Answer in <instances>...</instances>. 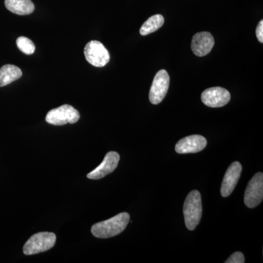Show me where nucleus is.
Returning a JSON list of instances; mask_svg holds the SVG:
<instances>
[{
    "label": "nucleus",
    "mask_w": 263,
    "mask_h": 263,
    "mask_svg": "<svg viewBox=\"0 0 263 263\" xmlns=\"http://www.w3.org/2000/svg\"><path fill=\"white\" fill-rule=\"evenodd\" d=\"M256 35L261 43H263V21L261 20L256 28Z\"/></svg>",
    "instance_id": "nucleus-18"
},
{
    "label": "nucleus",
    "mask_w": 263,
    "mask_h": 263,
    "mask_svg": "<svg viewBox=\"0 0 263 263\" xmlns=\"http://www.w3.org/2000/svg\"><path fill=\"white\" fill-rule=\"evenodd\" d=\"M207 141L203 136L193 135L185 137L176 143L175 150L178 154L197 153L205 148Z\"/></svg>",
    "instance_id": "nucleus-10"
},
{
    "label": "nucleus",
    "mask_w": 263,
    "mask_h": 263,
    "mask_svg": "<svg viewBox=\"0 0 263 263\" xmlns=\"http://www.w3.org/2000/svg\"><path fill=\"white\" fill-rule=\"evenodd\" d=\"M86 60L91 65L103 67L110 61V53L103 43L97 41H91L84 48Z\"/></svg>",
    "instance_id": "nucleus-5"
},
{
    "label": "nucleus",
    "mask_w": 263,
    "mask_h": 263,
    "mask_svg": "<svg viewBox=\"0 0 263 263\" xmlns=\"http://www.w3.org/2000/svg\"><path fill=\"white\" fill-rule=\"evenodd\" d=\"M130 216L123 212L107 220L96 223L91 227V233L98 238H109L120 234L127 228Z\"/></svg>",
    "instance_id": "nucleus-1"
},
{
    "label": "nucleus",
    "mask_w": 263,
    "mask_h": 263,
    "mask_svg": "<svg viewBox=\"0 0 263 263\" xmlns=\"http://www.w3.org/2000/svg\"><path fill=\"white\" fill-rule=\"evenodd\" d=\"M17 46L21 51L27 55H31L35 51V46L30 39L26 37H19L16 41Z\"/></svg>",
    "instance_id": "nucleus-16"
},
{
    "label": "nucleus",
    "mask_w": 263,
    "mask_h": 263,
    "mask_svg": "<svg viewBox=\"0 0 263 263\" xmlns=\"http://www.w3.org/2000/svg\"><path fill=\"white\" fill-rule=\"evenodd\" d=\"M22 76V71L17 66L5 65L0 68V86H7L18 80Z\"/></svg>",
    "instance_id": "nucleus-14"
},
{
    "label": "nucleus",
    "mask_w": 263,
    "mask_h": 263,
    "mask_svg": "<svg viewBox=\"0 0 263 263\" xmlns=\"http://www.w3.org/2000/svg\"><path fill=\"white\" fill-rule=\"evenodd\" d=\"M245 257L243 253L240 252H235L227 259L226 263H245Z\"/></svg>",
    "instance_id": "nucleus-17"
},
{
    "label": "nucleus",
    "mask_w": 263,
    "mask_h": 263,
    "mask_svg": "<svg viewBox=\"0 0 263 263\" xmlns=\"http://www.w3.org/2000/svg\"><path fill=\"white\" fill-rule=\"evenodd\" d=\"M183 216L188 230H194L202 217L201 195L197 190L190 192L183 204Z\"/></svg>",
    "instance_id": "nucleus-2"
},
{
    "label": "nucleus",
    "mask_w": 263,
    "mask_h": 263,
    "mask_svg": "<svg viewBox=\"0 0 263 263\" xmlns=\"http://www.w3.org/2000/svg\"><path fill=\"white\" fill-rule=\"evenodd\" d=\"M170 76L167 71L161 70L157 72L149 91V101L154 105H158L165 98L168 91Z\"/></svg>",
    "instance_id": "nucleus-7"
},
{
    "label": "nucleus",
    "mask_w": 263,
    "mask_h": 263,
    "mask_svg": "<svg viewBox=\"0 0 263 263\" xmlns=\"http://www.w3.org/2000/svg\"><path fill=\"white\" fill-rule=\"evenodd\" d=\"M263 199V174L257 173L249 181L245 194V203L249 209L257 207Z\"/></svg>",
    "instance_id": "nucleus-6"
},
{
    "label": "nucleus",
    "mask_w": 263,
    "mask_h": 263,
    "mask_svg": "<svg viewBox=\"0 0 263 263\" xmlns=\"http://www.w3.org/2000/svg\"><path fill=\"white\" fill-rule=\"evenodd\" d=\"M242 172V166L240 162H234L227 170L221 186V196H230L236 186Z\"/></svg>",
    "instance_id": "nucleus-11"
},
{
    "label": "nucleus",
    "mask_w": 263,
    "mask_h": 263,
    "mask_svg": "<svg viewBox=\"0 0 263 263\" xmlns=\"http://www.w3.org/2000/svg\"><path fill=\"white\" fill-rule=\"evenodd\" d=\"M120 156L116 152H110L105 155L102 163L97 167L94 171L87 174L89 179L99 180L103 179L107 175L111 174L119 164Z\"/></svg>",
    "instance_id": "nucleus-9"
},
{
    "label": "nucleus",
    "mask_w": 263,
    "mask_h": 263,
    "mask_svg": "<svg viewBox=\"0 0 263 263\" xmlns=\"http://www.w3.org/2000/svg\"><path fill=\"white\" fill-rule=\"evenodd\" d=\"M230 93L221 87H212L205 89L201 95L202 103L210 108L224 106L230 100Z\"/></svg>",
    "instance_id": "nucleus-8"
},
{
    "label": "nucleus",
    "mask_w": 263,
    "mask_h": 263,
    "mask_svg": "<svg viewBox=\"0 0 263 263\" xmlns=\"http://www.w3.org/2000/svg\"><path fill=\"white\" fill-rule=\"evenodd\" d=\"M214 44V38L210 32L196 33L192 41V51L197 57H205L212 51Z\"/></svg>",
    "instance_id": "nucleus-12"
},
{
    "label": "nucleus",
    "mask_w": 263,
    "mask_h": 263,
    "mask_svg": "<svg viewBox=\"0 0 263 263\" xmlns=\"http://www.w3.org/2000/svg\"><path fill=\"white\" fill-rule=\"evenodd\" d=\"M7 9L19 15H29L34 10V5L31 0H5Z\"/></svg>",
    "instance_id": "nucleus-13"
},
{
    "label": "nucleus",
    "mask_w": 263,
    "mask_h": 263,
    "mask_svg": "<svg viewBox=\"0 0 263 263\" xmlns=\"http://www.w3.org/2000/svg\"><path fill=\"white\" fill-rule=\"evenodd\" d=\"M80 119V114L70 105H63L48 112L46 121L48 124L55 126L75 124Z\"/></svg>",
    "instance_id": "nucleus-4"
},
{
    "label": "nucleus",
    "mask_w": 263,
    "mask_h": 263,
    "mask_svg": "<svg viewBox=\"0 0 263 263\" xmlns=\"http://www.w3.org/2000/svg\"><path fill=\"white\" fill-rule=\"evenodd\" d=\"M164 23V18L162 15L157 14L152 15L147 19L142 25L140 29V34L143 36L148 35L156 32L162 27Z\"/></svg>",
    "instance_id": "nucleus-15"
},
{
    "label": "nucleus",
    "mask_w": 263,
    "mask_h": 263,
    "mask_svg": "<svg viewBox=\"0 0 263 263\" xmlns=\"http://www.w3.org/2000/svg\"><path fill=\"white\" fill-rule=\"evenodd\" d=\"M57 236L53 233L41 232L29 238L24 246L23 252L25 255H33L46 252L54 247Z\"/></svg>",
    "instance_id": "nucleus-3"
}]
</instances>
